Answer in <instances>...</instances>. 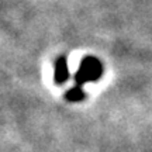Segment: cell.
<instances>
[{
  "mask_svg": "<svg viewBox=\"0 0 152 152\" xmlns=\"http://www.w3.org/2000/svg\"><path fill=\"white\" fill-rule=\"evenodd\" d=\"M103 75V65L96 56H85L80 61V65L77 68L73 80L77 86H83L89 82L99 80Z\"/></svg>",
  "mask_w": 152,
  "mask_h": 152,
  "instance_id": "cell-1",
  "label": "cell"
},
{
  "mask_svg": "<svg viewBox=\"0 0 152 152\" xmlns=\"http://www.w3.org/2000/svg\"><path fill=\"white\" fill-rule=\"evenodd\" d=\"M69 65H68V59L65 56H59L55 61V73H54V80L56 85H64L68 79H69Z\"/></svg>",
  "mask_w": 152,
  "mask_h": 152,
  "instance_id": "cell-2",
  "label": "cell"
},
{
  "mask_svg": "<svg viewBox=\"0 0 152 152\" xmlns=\"http://www.w3.org/2000/svg\"><path fill=\"white\" fill-rule=\"evenodd\" d=\"M65 97L68 102H72V103H77V102H82L83 99L86 97V93L83 92V89H82V86H73L71 87L68 92H66Z\"/></svg>",
  "mask_w": 152,
  "mask_h": 152,
  "instance_id": "cell-3",
  "label": "cell"
}]
</instances>
